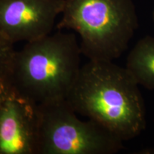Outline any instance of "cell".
<instances>
[{
    "label": "cell",
    "mask_w": 154,
    "mask_h": 154,
    "mask_svg": "<svg viewBox=\"0 0 154 154\" xmlns=\"http://www.w3.org/2000/svg\"><path fill=\"white\" fill-rule=\"evenodd\" d=\"M126 67L113 61H92L81 66L66 101L78 115L105 127L123 141L146 126L145 102Z\"/></svg>",
    "instance_id": "1"
},
{
    "label": "cell",
    "mask_w": 154,
    "mask_h": 154,
    "mask_svg": "<svg viewBox=\"0 0 154 154\" xmlns=\"http://www.w3.org/2000/svg\"><path fill=\"white\" fill-rule=\"evenodd\" d=\"M76 35L61 31L26 42L9 69L13 87L36 104L64 100L81 69Z\"/></svg>",
    "instance_id": "2"
},
{
    "label": "cell",
    "mask_w": 154,
    "mask_h": 154,
    "mask_svg": "<svg viewBox=\"0 0 154 154\" xmlns=\"http://www.w3.org/2000/svg\"><path fill=\"white\" fill-rule=\"evenodd\" d=\"M58 29L80 37L82 54L92 61H113L128 49L138 27L132 0H64Z\"/></svg>",
    "instance_id": "3"
},
{
    "label": "cell",
    "mask_w": 154,
    "mask_h": 154,
    "mask_svg": "<svg viewBox=\"0 0 154 154\" xmlns=\"http://www.w3.org/2000/svg\"><path fill=\"white\" fill-rule=\"evenodd\" d=\"M37 154H114L124 141L91 119L83 121L66 99L38 104Z\"/></svg>",
    "instance_id": "4"
},
{
    "label": "cell",
    "mask_w": 154,
    "mask_h": 154,
    "mask_svg": "<svg viewBox=\"0 0 154 154\" xmlns=\"http://www.w3.org/2000/svg\"><path fill=\"white\" fill-rule=\"evenodd\" d=\"M64 0H0V35L14 44L51 34Z\"/></svg>",
    "instance_id": "5"
},
{
    "label": "cell",
    "mask_w": 154,
    "mask_h": 154,
    "mask_svg": "<svg viewBox=\"0 0 154 154\" xmlns=\"http://www.w3.org/2000/svg\"><path fill=\"white\" fill-rule=\"evenodd\" d=\"M38 104L15 91L0 105V154H37Z\"/></svg>",
    "instance_id": "6"
},
{
    "label": "cell",
    "mask_w": 154,
    "mask_h": 154,
    "mask_svg": "<svg viewBox=\"0 0 154 154\" xmlns=\"http://www.w3.org/2000/svg\"><path fill=\"white\" fill-rule=\"evenodd\" d=\"M126 69L138 85L154 90V37L138 40L127 57Z\"/></svg>",
    "instance_id": "7"
},
{
    "label": "cell",
    "mask_w": 154,
    "mask_h": 154,
    "mask_svg": "<svg viewBox=\"0 0 154 154\" xmlns=\"http://www.w3.org/2000/svg\"><path fill=\"white\" fill-rule=\"evenodd\" d=\"M15 51L14 44L0 35V74L9 72Z\"/></svg>",
    "instance_id": "8"
},
{
    "label": "cell",
    "mask_w": 154,
    "mask_h": 154,
    "mask_svg": "<svg viewBox=\"0 0 154 154\" xmlns=\"http://www.w3.org/2000/svg\"><path fill=\"white\" fill-rule=\"evenodd\" d=\"M14 91L8 73L0 74V105Z\"/></svg>",
    "instance_id": "9"
},
{
    "label": "cell",
    "mask_w": 154,
    "mask_h": 154,
    "mask_svg": "<svg viewBox=\"0 0 154 154\" xmlns=\"http://www.w3.org/2000/svg\"><path fill=\"white\" fill-rule=\"evenodd\" d=\"M140 153H154V149H146L142 150Z\"/></svg>",
    "instance_id": "10"
},
{
    "label": "cell",
    "mask_w": 154,
    "mask_h": 154,
    "mask_svg": "<svg viewBox=\"0 0 154 154\" xmlns=\"http://www.w3.org/2000/svg\"><path fill=\"white\" fill-rule=\"evenodd\" d=\"M153 22H154V9H153Z\"/></svg>",
    "instance_id": "11"
}]
</instances>
